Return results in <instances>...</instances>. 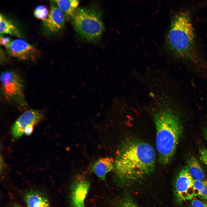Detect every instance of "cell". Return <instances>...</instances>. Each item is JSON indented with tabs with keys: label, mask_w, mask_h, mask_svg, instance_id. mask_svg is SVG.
Wrapping results in <instances>:
<instances>
[{
	"label": "cell",
	"mask_w": 207,
	"mask_h": 207,
	"mask_svg": "<svg viewBox=\"0 0 207 207\" xmlns=\"http://www.w3.org/2000/svg\"><path fill=\"white\" fill-rule=\"evenodd\" d=\"M155 150L149 144L136 139H127L114 160V170L123 182L135 181L151 174L155 167Z\"/></svg>",
	"instance_id": "obj_3"
},
{
	"label": "cell",
	"mask_w": 207,
	"mask_h": 207,
	"mask_svg": "<svg viewBox=\"0 0 207 207\" xmlns=\"http://www.w3.org/2000/svg\"><path fill=\"white\" fill-rule=\"evenodd\" d=\"M0 33L1 35L9 34L21 37L20 32L16 26L1 14L0 15Z\"/></svg>",
	"instance_id": "obj_14"
},
{
	"label": "cell",
	"mask_w": 207,
	"mask_h": 207,
	"mask_svg": "<svg viewBox=\"0 0 207 207\" xmlns=\"http://www.w3.org/2000/svg\"><path fill=\"white\" fill-rule=\"evenodd\" d=\"M166 46L168 52L185 64L193 73L207 79V61L197 48L189 12H180L173 18L167 37Z\"/></svg>",
	"instance_id": "obj_1"
},
{
	"label": "cell",
	"mask_w": 207,
	"mask_h": 207,
	"mask_svg": "<svg viewBox=\"0 0 207 207\" xmlns=\"http://www.w3.org/2000/svg\"><path fill=\"white\" fill-rule=\"evenodd\" d=\"M11 41L9 38L5 37L1 35V44L5 47L6 48L8 47Z\"/></svg>",
	"instance_id": "obj_20"
},
{
	"label": "cell",
	"mask_w": 207,
	"mask_h": 207,
	"mask_svg": "<svg viewBox=\"0 0 207 207\" xmlns=\"http://www.w3.org/2000/svg\"><path fill=\"white\" fill-rule=\"evenodd\" d=\"M185 108L180 103L170 101L153 108L156 148L162 164L169 163L175 154L183 130L179 113Z\"/></svg>",
	"instance_id": "obj_2"
},
{
	"label": "cell",
	"mask_w": 207,
	"mask_h": 207,
	"mask_svg": "<svg viewBox=\"0 0 207 207\" xmlns=\"http://www.w3.org/2000/svg\"><path fill=\"white\" fill-rule=\"evenodd\" d=\"M0 80L1 93L5 100L21 107L27 105L23 81L18 72L13 70L3 71L1 74Z\"/></svg>",
	"instance_id": "obj_5"
},
{
	"label": "cell",
	"mask_w": 207,
	"mask_h": 207,
	"mask_svg": "<svg viewBox=\"0 0 207 207\" xmlns=\"http://www.w3.org/2000/svg\"><path fill=\"white\" fill-rule=\"evenodd\" d=\"M68 17L73 16L77 9L79 2L76 0H56L52 1Z\"/></svg>",
	"instance_id": "obj_13"
},
{
	"label": "cell",
	"mask_w": 207,
	"mask_h": 207,
	"mask_svg": "<svg viewBox=\"0 0 207 207\" xmlns=\"http://www.w3.org/2000/svg\"><path fill=\"white\" fill-rule=\"evenodd\" d=\"M193 185L196 196L202 199L207 200V179L203 180H194Z\"/></svg>",
	"instance_id": "obj_15"
},
{
	"label": "cell",
	"mask_w": 207,
	"mask_h": 207,
	"mask_svg": "<svg viewBox=\"0 0 207 207\" xmlns=\"http://www.w3.org/2000/svg\"><path fill=\"white\" fill-rule=\"evenodd\" d=\"M200 159L204 164L207 166V150L204 148L200 150Z\"/></svg>",
	"instance_id": "obj_18"
},
{
	"label": "cell",
	"mask_w": 207,
	"mask_h": 207,
	"mask_svg": "<svg viewBox=\"0 0 207 207\" xmlns=\"http://www.w3.org/2000/svg\"><path fill=\"white\" fill-rule=\"evenodd\" d=\"M187 167L194 180H203L207 179L202 168L195 158L191 157L188 160Z\"/></svg>",
	"instance_id": "obj_12"
},
{
	"label": "cell",
	"mask_w": 207,
	"mask_h": 207,
	"mask_svg": "<svg viewBox=\"0 0 207 207\" xmlns=\"http://www.w3.org/2000/svg\"><path fill=\"white\" fill-rule=\"evenodd\" d=\"M7 49L12 56L23 60L34 58L39 53L34 46L21 39L12 41Z\"/></svg>",
	"instance_id": "obj_8"
},
{
	"label": "cell",
	"mask_w": 207,
	"mask_h": 207,
	"mask_svg": "<svg viewBox=\"0 0 207 207\" xmlns=\"http://www.w3.org/2000/svg\"><path fill=\"white\" fill-rule=\"evenodd\" d=\"M191 207H207V202L194 200L191 202Z\"/></svg>",
	"instance_id": "obj_19"
},
{
	"label": "cell",
	"mask_w": 207,
	"mask_h": 207,
	"mask_svg": "<svg viewBox=\"0 0 207 207\" xmlns=\"http://www.w3.org/2000/svg\"><path fill=\"white\" fill-rule=\"evenodd\" d=\"M92 170L100 179L104 180L107 174L114 170V160L110 157H103L92 163Z\"/></svg>",
	"instance_id": "obj_10"
},
{
	"label": "cell",
	"mask_w": 207,
	"mask_h": 207,
	"mask_svg": "<svg viewBox=\"0 0 207 207\" xmlns=\"http://www.w3.org/2000/svg\"><path fill=\"white\" fill-rule=\"evenodd\" d=\"M49 12L47 7L44 5H39L35 8L34 14L37 18L43 22L47 18Z\"/></svg>",
	"instance_id": "obj_16"
},
{
	"label": "cell",
	"mask_w": 207,
	"mask_h": 207,
	"mask_svg": "<svg viewBox=\"0 0 207 207\" xmlns=\"http://www.w3.org/2000/svg\"><path fill=\"white\" fill-rule=\"evenodd\" d=\"M43 23L45 27L50 31L55 32L62 29L65 23L63 12L53 2L51 3L47 19Z\"/></svg>",
	"instance_id": "obj_9"
},
{
	"label": "cell",
	"mask_w": 207,
	"mask_h": 207,
	"mask_svg": "<svg viewBox=\"0 0 207 207\" xmlns=\"http://www.w3.org/2000/svg\"><path fill=\"white\" fill-rule=\"evenodd\" d=\"M12 207H22L20 205L17 204H15Z\"/></svg>",
	"instance_id": "obj_23"
},
{
	"label": "cell",
	"mask_w": 207,
	"mask_h": 207,
	"mask_svg": "<svg viewBox=\"0 0 207 207\" xmlns=\"http://www.w3.org/2000/svg\"><path fill=\"white\" fill-rule=\"evenodd\" d=\"M24 200L27 207H50L49 200L43 193L31 190L25 193Z\"/></svg>",
	"instance_id": "obj_11"
},
{
	"label": "cell",
	"mask_w": 207,
	"mask_h": 207,
	"mask_svg": "<svg viewBox=\"0 0 207 207\" xmlns=\"http://www.w3.org/2000/svg\"><path fill=\"white\" fill-rule=\"evenodd\" d=\"M193 181L187 166L182 168L177 176L175 184V195L179 203L196 196Z\"/></svg>",
	"instance_id": "obj_6"
},
{
	"label": "cell",
	"mask_w": 207,
	"mask_h": 207,
	"mask_svg": "<svg viewBox=\"0 0 207 207\" xmlns=\"http://www.w3.org/2000/svg\"><path fill=\"white\" fill-rule=\"evenodd\" d=\"M204 135L207 142V128L205 129L204 130Z\"/></svg>",
	"instance_id": "obj_22"
},
{
	"label": "cell",
	"mask_w": 207,
	"mask_h": 207,
	"mask_svg": "<svg viewBox=\"0 0 207 207\" xmlns=\"http://www.w3.org/2000/svg\"><path fill=\"white\" fill-rule=\"evenodd\" d=\"M116 207H139L133 200L128 197L120 199L116 204Z\"/></svg>",
	"instance_id": "obj_17"
},
{
	"label": "cell",
	"mask_w": 207,
	"mask_h": 207,
	"mask_svg": "<svg viewBox=\"0 0 207 207\" xmlns=\"http://www.w3.org/2000/svg\"><path fill=\"white\" fill-rule=\"evenodd\" d=\"M34 125L32 124L28 125L25 129L24 133L28 135H30L33 130Z\"/></svg>",
	"instance_id": "obj_21"
},
{
	"label": "cell",
	"mask_w": 207,
	"mask_h": 207,
	"mask_svg": "<svg viewBox=\"0 0 207 207\" xmlns=\"http://www.w3.org/2000/svg\"><path fill=\"white\" fill-rule=\"evenodd\" d=\"M72 24L76 32L89 41L99 39L104 30V26L97 11L89 8H78L72 18Z\"/></svg>",
	"instance_id": "obj_4"
},
{
	"label": "cell",
	"mask_w": 207,
	"mask_h": 207,
	"mask_svg": "<svg viewBox=\"0 0 207 207\" xmlns=\"http://www.w3.org/2000/svg\"><path fill=\"white\" fill-rule=\"evenodd\" d=\"M44 117L43 112L39 110L30 109L24 112L13 125L11 131L14 138H18L24 133L26 127L30 124H37Z\"/></svg>",
	"instance_id": "obj_7"
}]
</instances>
